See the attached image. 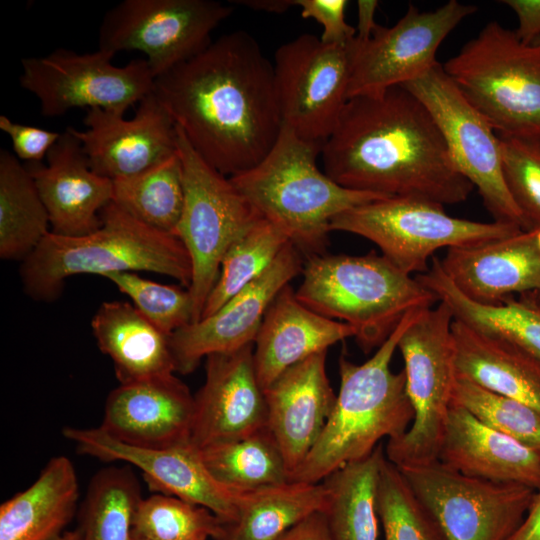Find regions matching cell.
Returning a JSON list of instances; mask_svg holds the SVG:
<instances>
[{
  "instance_id": "1",
  "label": "cell",
  "mask_w": 540,
  "mask_h": 540,
  "mask_svg": "<svg viewBox=\"0 0 540 540\" xmlns=\"http://www.w3.org/2000/svg\"><path fill=\"white\" fill-rule=\"evenodd\" d=\"M152 92L192 148L227 177L257 165L280 134L273 63L243 30L156 77Z\"/></svg>"
},
{
  "instance_id": "2",
  "label": "cell",
  "mask_w": 540,
  "mask_h": 540,
  "mask_svg": "<svg viewBox=\"0 0 540 540\" xmlns=\"http://www.w3.org/2000/svg\"><path fill=\"white\" fill-rule=\"evenodd\" d=\"M320 156L324 172L352 190L444 206L474 189L428 109L402 85L349 98Z\"/></svg>"
},
{
  "instance_id": "3",
  "label": "cell",
  "mask_w": 540,
  "mask_h": 540,
  "mask_svg": "<svg viewBox=\"0 0 540 540\" xmlns=\"http://www.w3.org/2000/svg\"><path fill=\"white\" fill-rule=\"evenodd\" d=\"M425 310L410 311L366 362L355 364L340 357V387L333 409L290 480L322 482L343 466L368 457L382 439H394L407 431L414 411L405 373L393 372L390 364L401 336Z\"/></svg>"
},
{
  "instance_id": "4",
  "label": "cell",
  "mask_w": 540,
  "mask_h": 540,
  "mask_svg": "<svg viewBox=\"0 0 540 540\" xmlns=\"http://www.w3.org/2000/svg\"><path fill=\"white\" fill-rule=\"evenodd\" d=\"M100 218V227L89 234L70 237L50 231L44 237L20 267L28 296L51 302L73 275L133 271L166 275L189 288L190 257L175 235L143 224L114 202L103 208Z\"/></svg>"
},
{
  "instance_id": "5",
  "label": "cell",
  "mask_w": 540,
  "mask_h": 540,
  "mask_svg": "<svg viewBox=\"0 0 540 540\" xmlns=\"http://www.w3.org/2000/svg\"><path fill=\"white\" fill-rule=\"evenodd\" d=\"M322 147L282 126L272 149L257 165L229 177L255 210L279 228L305 259L324 254L336 216L387 198L333 181L316 164Z\"/></svg>"
},
{
  "instance_id": "6",
  "label": "cell",
  "mask_w": 540,
  "mask_h": 540,
  "mask_svg": "<svg viewBox=\"0 0 540 540\" xmlns=\"http://www.w3.org/2000/svg\"><path fill=\"white\" fill-rule=\"evenodd\" d=\"M298 300L316 313L348 324L360 348H379L412 310L438 298L382 254H321L305 259Z\"/></svg>"
},
{
  "instance_id": "7",
  "label": "cell",
  "mask_w": 540,
  "mask_h": 540,
  "mask_svg": "<svg viewBox=\"0 0 540 540\" xmlns=\"http://www.w3.org/2000/svg\"><path fill=\"white\" fill-rule=\"evenodd\" d=\"M442 66L498 135L540 139V45L491 21Z\"/></svg>"
},
{
  "instance_id": "8",
  "label": "cell",
  "mask_w": 540,
  "mask_h": 540,
  "mask_svg": "<svg viewBox=\"0 0 540 540\" xmlns=\"http://www.w3.org/2000/svg\"><path fill=\"white\" fill-rule=\"evenodd\" d=\"M450 307L439 301L407 328L398 349L414 418L401 436L387 441L386 458L398 468L438 460L456 380Z\"/></svg>"
},
{
  "instance_id": "9",
  "label": "cell",
  "mask_w": 540,
  "mask_h": 540,
  "mask_svg": "<svg viewBox=\"0 0 540 540\" xmlns=\"http://www.w3.org/2000/svg\"><path fill=\"white\" fill-rule=\"evenodd\" d=\"M331 231L361 236L407 274H422L441 248L468 247L508 237L523 229L505 222H478L448 215L444 206L410 197H387L336 216Z\"/></svg>"
},
{
  "instance_id": "10",
  "label": "cell",
  "mask_w": 540,
  "mask_h": 540,
  "mask_svg": "<svg viewBox=\"0 0 540 540\" xmlns=\"http://www.w3.org/2000/svg\"><path fill=\"white\" fill-rule=\"evenodd\" d=\"M177 151L184 173L185 199L174 235L187 250L194 320L201 318L230 245L263 218L230 178L209 165L176 125Z\"/></svg>"
},
{
  "instance_id": "11",
  "label": "cell",
  "mask_w": 540,
  "mask_h": 540,
  "mask_svg": "<svg viewBox=\"0 0 540 540\" xmlns=\"http://www.w3.org/2000/svg\"><path fill=\"white\" fill-rule=\"evenodd\" d=\"M114 55L101 49L79 54L58 48L46 56L23 58L19 83L38 98L45 117L83 107L124 115L152 92L154 76L146 60L117 67L111 62Z\"/></svg>"
},
{
  "instance_id": "12",
  "label": "cell",
  "mask_w": 540,
  "mask_h": 540,
  "mask_svg": "<svg viewBox=\"0 0 540 540\" xmlns=\"http://www.w3.org/2000/svg\"><path fill=\"white\" fill-rule=\"evenodd\" d=\"M428 109L445 139L457 170L477 188L494 221L528 230L502 171L499 136L467 101L441 63L402 85Z\"/></svg>"
},
{
  "instance_id": "13",
  "label": "cell",
  "mask_w": 540,
  "mask_h": 540,
  "mask_svg": "<svg viewBox=\"0 0 540 540\" xmlns=\"http://www.w3.org/2000/svg\"><path fill=\"white\" fill-rule=\"evenodd\" d=\"M232 10L214 0H124L104 15L98 49L144 53L155 79L205 49Z\"/></svg>"
},
{
  "instance_id": "14",
  "label": "cell",
  "mask_w": 540,
  "mask_h": 540,
  "mask_svg": "<svg viewBox=\"0 0 540 540\" xmlns=\"http://www.w3.org/2000/svg\"><path fill=\"white\" fill-rule=\"evenodd\" d=\"M351 42L327 44L301 34L276 50L273 70L281 123L301 139L323 146L335 129L349 99Z\"/></svg>"
},
{
  "instance_id": "15",
  "label": "cell",
  "mask_w": 540,
  "mask_h": 540,
  "mask_svg": "<svg viewBox=\"0 0 540 540\" xmlns=\"http://www.w3.org/2000/svg\"><path fill=\"white\" fill-rule=\"evenodd\" d=\"M399 470L447 540H507L536 492L518 483L465 476L439 460Z\"/></svg>"
},
{
  "instance_id": "16",
  "label": "cell",
  "mask_w": 540,
  "mask_h": 540,
  "mask_svg": "<svg viewBox=\"0 0 540 540\" xmlns=\"http://www.w3.org/2000/svg\"><path fill=\"white\" fill-rule=\"evenodd\" d=\"M477 7L450 0L433 11L409 5L391 27L377 25L371 37L351 42L349 98L378 94L426 73L438 61L444 39Z\"/></svg>"
},
{
  "instance_id": "17",
  "label": "cell",
  "mask_w": 540,
  "mask_h": 540,
  "mask_svg": "<svg viewBox=\"0 0 540 540\" xmlns=\"http://www.w3.org/2000/svg\"><path fill=\"white\" fill-rule=\"evenodd\" d=\"M62 433L81 454L135 466L154 492L205 507L228 526L238 519L243 494L220 484L205 466L200 450L191 443L140 448L116 440L100 427H65Z\"/></svg>"
},
{
  "instance_id": "18",
  "label": "cell",
  "mask_w": 540,
  "mask_h": 540,
  "mask_svg": "<svg viewBox=\"0 0 540 540\" xmlns=\"http://www.w3.org/2000/svg\"><path fill=\"white\" fill-rule=\"evenodd\" d=\"M303 260L300 251L288 243L262 275L216 312L173 333L170 345L176 372L189 374L204 357L254 344L270 304L302 274Z\"/></svg>"
},
{
  "instance_id": "19",
  "label": "cell",
  "mask_w": 540,
  "mask_h": 540,
  "mask_svg": "<svg viewBox=\"0 0 540 540\" xmlns=\"http://www.w3.org/2000/svg\"><path fill=\"white\" fill-rule=\"evenodd\" d=\"M84 123L85 131L68 128L80 141L91 169L111 180L137 175L177 151L176 124L153 92L139 102L130 120L92 108Z\"/></svg>"
},
{
  "instance_id": "20",
  "label": "cell",
  "mask_w": 540,
  "mask_h": 540,
  "mask_svg": "<svg viewBox=\"0 0 540 540\" xmlns=\"http://www.w3.org/2000/svg\"><path fill=\"white\" fill-rule=\"evenodd\" d=\"M254 344L206 357L205 381L194 396L191 444L197 449L250 436L267 425Z\"/></svg>"
},
{
  "instance_id": "21",
  "label": "cell",
  "mask_w": 540,
  "mask_h": 540,
  "mask_svg": "<svg viewBox=\"0 0 540 540\" xmlns=\"http://www.w3.org/2000/svg\"><path fill=\"white\" fill-rule=\"evenodd\" d=\"M194 396L174 374L119 384L99 426L127 445L169 448L191 443Z\"/></svg>"
},
{
  "instance_id": "22",
  "label": "cell",
  "mask_w": 540,
  "mask_h": 540,
  "mask_svg": "<svg viewBox=\"0 0 540 540\" xmlns=\"http://www.w3.org/2000/svg\"><path fill=\"white\" fill-rule=\"evenodd\" d=\"M27 169L48 211L51 232L77 237L100 227V213L113 201V180L91 169L68 127L49 150L47 165L30 163Z\"/></svg>"
},
{
  "instance_id": "23",
  "label": "cell",
  "mask_w": 540,
  "mask_h": 540,
  "mask_svg": "<svg viewBox=\"0 0 540 540\" xmlns=\"http://www.w3.org/2000/svg\"><path fill=\"white\" fill-rule=\"evenodd\" d=\"M326 356L327 351L310 356L264 389L266 428L281 450L290 479L317 442L336 400Z\"/></svg>"
},
{
  "instance_id": "24",
  "label": "cell",
  "mask_w": 540,
  "mask_h": 540,
  "mask_svg": "<svg viewBox=\"0 0 540 540\" xmlns=\"http://www.w3.org/2000/svg\"><path fill=\"white\" fill-rule=\"evenodd\" d=\"M446 276L467 298L498 304L540 289V228L468 247L449 248L440 260Z\"/></svg>"
},
{
  "instance_id": "25",
  "label": "cell",
  "mask_w": 540,
  "mask_h": 540,
  "mask_svg": "<svg viewBox=\"0 0 540 540\" xmlns=\"http://www.w3.org/2000/svg\"><path fill=\"white\" fill-rule=\"evenodd\" d=\"M438 460L465 476L540 489V455L454 403Z\"/></svg>"
},
{
  "instance_id": "26",
  "label": "cell",
  "mask_w": 540,
  "mask_h": 540,
  "mask_svg": "<svg viewBox=\"0 0 540 540\" xmlns=\"http://www.w3.org/2000/svg\"><path fill=\"white\" fill-rule=\"evenodd\" d=\"M355 332L348 324L324 317L302 304L290 284L270 304L254 343L259 383L267 388L285 370Z\"/></svg>"
},
{
  "instance_id": "27",
  "label": "cell",
  "mask_w": 540,
  "mask_h": 540,
  "mask_svg": "<svg viewBox=\"0 0 540 540\" xmlns=\"http://www.w3.org/2000/svg\"><path fill=\"white\" fill-rule=\"evenodd\" d=\"M456 376L540 411V359L515 343L452 323Z\"/></svg>"
},
{
  "instance_id": "28",
  "label": "cell",
  "mask_w": 540,
  "mask_h": 540,
  "mask_svg": "<svg viewBox=\"0 0 540 540\" xmlns=\"http://www.w3.org/2000/svg\"><path fill=\"white\" fill-rule=\"evenodd\" d=\"M100 351L113 362L120 384L176 372L170 337L129 302H103L91 321Z\"/></svg>"
},
{
  "instance_id": "29",
  "label": "cell",
  "mask_w": 540,
  "mask_h": 540,
  "mask_svg": "<svg viewBox=\"0 0 540 540\" xmlns=\"http://www.w3.org/2000/svg\"><path fill=\"white\" fill-rule=\"evenodd\" d=\"M79 483L72 461L49 460L38 478L0 506V540H56L73 518Z\"/></svg>"
},
{
  "instance_id": "30",
  "label": "cell",
  "mask_w": 540,
  "mask_h": 540,
  "mask_svg": "<svg viewBox=\"0 0 540 540\" xmlns=\"http://www.w3.org/2000/svg\"><path fill=\"white\" fill-rule=\"evenodd\" d=\"M416 279L450 307L455 319L507 339L540 359V307L528 294L510 296L498 304L477 303L455 287L436 257Z\"/></svg>"
},
{
  "instance_id": "31",
  "label": "cell",
  "mask_w": 540,
  "mask_h": 540,
  "mask_svg": "<svg viewBox=\"0 0 540 540\" xmlns=\"http://www.w3.org/2000/svg\"><path fill=\"white\" fill-rule=\"evenodd\" d=\"M328 489L324 482L289 480L243 493L237 521L226 540H276L308 517L325 512Z\"/></svg>"
},
{
  "instance_id": "32",
  "label": "cell",
  "mask_w": 540,
  "mask_h": 540,
  "mask_svg": "<svg viewBox=\"0 0 540 540\" xmlns=\"http://www.w3.org/2000/svg\"><path fill=\"white\" fill-rule=\"evenodd\" d=\"M385 451L382 444L366 458L338 469L322 482L332 540H378L377 487Z\"/></svg>"
},
{
  "instance_id": "33",
  "label": "cell",
  "mask_w": 540,
  "mask_h": 540,
  "mask_svg": "<svg viewBox=\"0 0 540 540\" xmlns=\"http://www.w3.org/2000/svg\"><path fill=\"white\" fill-rule=\"evenodd\" d=\"M48 211L27 167L0 150V257L25 260L51 231Z\"/></svg>"
},
{
  "instance_id": "34",
  "label": "cell",
  "mask_w": 540,
  "mask_h": 540,
  "mask_svg": "<svg viewBox=\"0 0 540 540\" xmlns=\"http://www.w3.org/2000/svg\"><path fill=\"white\" fill-rule=\"evenodd\" d=\"M200 452L211 475L239 494L290 480L281 450L267 428L244 438L208 446Z\"/></svg>"
},
{
  "instance_id": "35",
  "label": "cell",
  "mask_w": 540,
  "mask_h": 540,
  "mask_svg": "<svg viewBox=\"0 0 540 540\" xmlns=\"http://www.w3.org/2000/svg\"><path fill=\"white\" fill-rule=\"evenodd\" d=\"M184 199V173L178 151L137 175L113 180L112 202L161 232L174 235Z\"/></svg>"
},
{
  "instance_id": "36",
  "label": "cell",
  "mask_w": 540,
  "mask_h": 540,
  "mask_svg": "<svg viewBox=\"0 0 540 540\" xmlns=\"http://www.w3.org/2000/svg\"><path fill=\"white\" fill-rule=\"evenodd\" d=\"M141 487L129 466L99 470L79 510L81 540H132V521L142 499Z\"/></svg>"
},
{
  "instance_id": "37",
  "label": "cell",
  "mask_w": 540,
  "mask_h": 540,
  "mask_svg": "<svg viewBox=\"0 0 540 540\" xmlns=\"http://www.w3.org/2000/svg\"><path fill=\"white\" fill-rule=\"evenodd\" d=\"M288 243L286 235L264 218L250 227L226 251L200 319L212 315L262 275Z\"/></svg>"
},
{
  "instance_id": "38",
  "label": "cell",
  "mask_w": 540,
  "mask_h": 540,
  "mask_svg": "<svg viewBox=\"0 0 540 540\" xmlns=\"http://www.w3.org/2000/svg\"><path fill=\"white\" fill-rule=\"evenodd\" d=\"M228 527L205 507L158 493L138 503L132 540H226Z\"/></svg>"
},
{
  "instance_id": "39",
  "label": "cell",
  "mask_w": 540,
  "mask_h": 540,
  "mask_svg": "<svg viewBox=\"0 0 540 540\" xmlns=\"http://www.w3.org/2000/svg\"><path fill=\"white\" fill-rule=\"evenodd\" d=\"M377 513L384 540H447L435 517L386 456L378 480Z\"/></svg>"
},
{
  "instance_id": "40",
  "label": "cell",
  "mask_w": 540,
  "mask_h": 540,
  "mask_svg": "<svg viewBox=\"0 0 540 540\" xmlns=\"http://www.w3.org/2000/svg\"><path fill=\"white\" fill-rule=\"evenodd\" d=\"M452 403L540 455V411L456 376Z\"/></svg>"
},
{
  "instance_id": "41",
  "label": "cell",
  "mask_w": 540,
  "mask_h": 540,
  "mask_svg": "<svg viewBox=\"0 0 540 540\" xmlns=\"http://www.w3.org/2000/svg\"><path fill=\"white\" fill-rule=\"evenodd\" d=\"M105 278L167 336L193 323L194 305L189 289L144 279L134 272L110 273Z\"/></svg>"
},
{
  "instance_id": "42",
  "label": "cell",
  "mask_w": 540,
  "mask_h": 540,
  "mask_svg": "<svg viewBox=\"0 0 540 540\" xmlns=\"http://www.w3.org/2000/svg\"><path fill=\"white\" fill-rule=\"evenodd\" d=\"M498 136L508 191L527 229L540 228V139Z\"/></svg>"
},
{
  "instance_id": "43",
  "label": "cell",
  "mask_w": 540,
  "mask_h": 540,
  "mask_svg": "<svg viewBox=\"0 0 540 540\" xmlns=\"http://www.w3.org/2000/svg\"><path fill=\"white\" fill-rule=\"evenodd\" d=\"M346 0H296L303 18H310L322 26L320 39L327 44H349L356 36V28L345 20Z\"/></svg>"
},
{
  "instance_id": "44",
  "label": "cell",
  "mask_w": 540,
  "mask_h": 540,
  "mask_svg": "<svg viewBox=\"0 0 540 540\" xmlns=\"http://www.w3.org/2000/svg\"><path fill=\"white\" fill-rule=\"evenodd\" d=\"M0 129L10 137L16 157L30 163H40L47 157L61 135L56 131L13 122L5 115L0 116Z\"/></svg>"
},
{
  "instance_id": "45",
  "label": "cell",
  "mask_w": 540,
  "mask_h": 540,
  "mask_svg": "<svg viewBox=\"0 0 540 540\" xmlns=\"http://www.w3.org/2000/svg\"><path fill=\"white\" fill-rule=\"evenodd\" d=\"M516 14L517 38L525 45H532L540 37V0H504Z\"/></svg>"
},
{
  "instance_id": "46",
  "label": "cell",
  "mask_w": 540,
  "mask_h": 540,
  "mask_svg": "<svg viewBox=\"0 0 540 540\" xmlns=\"http://www.w3.org/2000/svg\"><path fill=\"white\" fill-rule=\"evenodd\" d=\"M276 540H332L326 515L316 513L303 520Z\"/></svg>"
},
{
  "instance_id": "47",
  "label": "cell",
  "mask_w": 540,
  "mask_h": 540,
  "mask_svg": "<svg viewBox=\"0 0 540 540\" xmlns=\"http://www.w3.org/2000/svg\"><path fill=\"white\" fill-rule=\"evenodd\" d=\"M507 540H540V489L535 492L521 525Z\"/></svg>"
},
{
  "instance_id": "48",
  "label": "cell",
  "mask_w": 540,
  "mask_h": 540,
  "mask_svg": "<svg viewBox=\"0 0 540 540\" xmlns=\"http://www.w3.org/2000/svg\"><path fill=\"white\" fill-rule=\"evenodd\" d=\"M378 6L377 1L360 0L357 2L358 7V24L356 28L355 39L363 42L368 40L377 23L375 22V12Z\"/></svg>"
},
{
  "instance_id": "49",
  "label": "cell",
  "mask_w": 540,
  "mask_h": 540,
  "mask_svg": "<svg viewBox=\"0 0 540 540\" xmlns=\"http://www.w3.org/2000/svg\"><path fill=\"white\" fill-rule=\"evenodd\" d=\"M234 2L255 11L268 13H284L296 6V0H238Z\"/></svg>"
},
{
  "instance_id": "50",
  "label": "cell",
  "mask_w": 540,
  "mask_h": 540,
  "mask_svg": "<svg viewBox=\"0 0 540 540\" xmlns=\"http://www.w3.org/2000/svg\"><path fill=\"white\" fill-rule=\"evenodd\" d=\"M56 540H81V535H80V532H79L78 528H76L74 530L64 532Z\"/></svg>"
},
{
  "instance_id": "51",
  "label": "cell",
  "mask_w": 540,
  "mask_h": 540,
  "mask_svg": "<svg viewBox=\"0 0 540 540\" xmlns=\"http://www.w3.org/2000/svg\"><path fill=\"white\" fill-rule=\"evenodd\" d=\"M526 294H528L530 298L537 304V306L540 307V289Z\"/></svg>"
},
{
  "instance_id": "52",
  "label": "cell",
  "mask_w": 540,
  "mask_h": 540,
  "mask_svg": "<svg viewBox=\"0 0 540 540\" xmlns=\"http://www.w3.org/2000/svg\"><path fill=\"white\" fill-rule=\"evenodd\" d=\"M532 45H540V37H538Z\"/></svg>"
}]
</instances>
